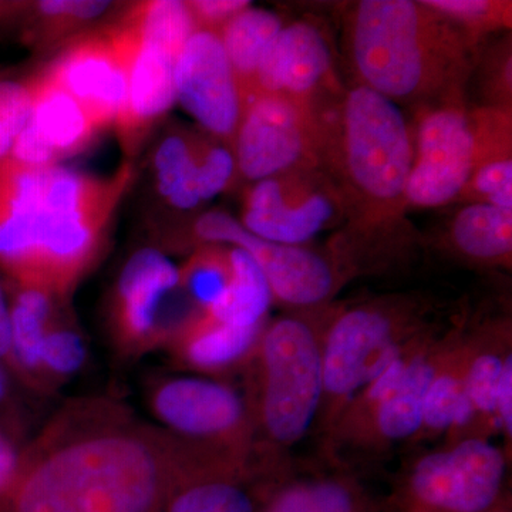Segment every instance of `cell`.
Here are the masks:
<instances>
[{
	"label": "cell",
	"mask_w": 512,
	"mask_h": 512,
	"mask_svg": "<svg viewBox=\"0 0 512 512\" xmlns=\"http://www.w3.org/2000/svg\"><path fill=\"white\" fill-rule=\"evenodd\" d=\"M316 111L322 163L348 204L346 227L329 254L349 279L383 271L397 245L414 239L404 224L414 161L412 130L400 106L360 84Z\"/></svg>",
	"instance_id": "obj_1"
},
{
	"label": "cell",
	"mask_w": 512,
	"mask_h": 512,
	"mask_svg": "<svg viewBox=\"0 0 512 512\" xmlns=\"http://www.w3.org/2000/svg\"><path fill=\"white\" fill-rule=\"evenodd\" d=\"M133 180L0 161V266L22 288L63 293L93 264L107 225Z\"/></svg>",
	"instance_id": "obj_2"
},
{
	"label": "cell",
	"mask_w": 512,
	"mask_h": 512,
	"mask_svg": "<svg viewBox=\"0 0 512 512\" xmlns=\"http://www.w3.org/2000/svg\"><path fill=\"white\" fill-rule=\"evenodd\" d=\"M357 84L417 109L464 97L480 43L413 0H360L345 18Z\"/></svg>",
	"instance_id": "obj_3"
},
{
	"label": "cell",
	"mask_w": 512,
	"mask_h": 512,
	"mask_svg": "<svg viewBox=\"0 0 512 512\" xmlns=\"http://www.w3.org/2000/svg\"><path fill=\"white\" fill-rule=\"evenodd\" d=\"M329 305L295 311L266 323L255 360L254 400L248 402L261 434L264 471L272 480L292 474L291 451L315 431L323 396L322 333Z\"/></svg>",
	"instance_id": "obj_4"
},
{
	"label": "cell",
	"mask_w": 512,
	"mask_h": 512,
	"mask_svg": "<svg viewBox=\"0 0 512 512\" xmlns=\"http://www.w3.org/2000/svg\"><path fill=\"white\" fill-rule=\"evenodd\" d=\"M163 470L150 444L127 434L74 441L16 477L15 512H150Z\"/></svg>",
	"instance_id": "obj_5"
},
{
	"label": "cell",
	"mask_w": 512,
	"mask_h": 512,
	"mask_svg": "<svg viewBox=\"0 0 512 512\" xmlns=\"http://www.w3.org/2000/svg\"><path fill=\"white\" fill-rule=\"evenodd\" d=\"M460 325L434 326L417 336L356 393L319 446L330 467L350 471L355 461L413 447L427 390Z\"/></svg>",
	"instance_id": "obj_6"
},
{
	"label": "cell",
	"mask_w": 512,
	"mask_h": 512,
	"mask_svg": "<svg viewBox=\"0 0 512 512\" xmlns=\"http://www.w3.org/2000/svg\"><path fill=\"white\" fill-rule=\"evenodd\" d=\"M429 299L416 293L329 305L322 333L323 396L315 434L319 446L350 400L417 336L434 328Z\"/></svg>",
	"instance_id": "obj_7"
},
{
	"label": "cell",
	"mask_w": 512,
	"mask_h": 512,
	"mask_svg": "<svg viewBox=\"0 0 512 512\" xmlns=\"http://www.w3.org/2000/svg\"><path fill=\"white\" fill-rule=\"evenodd\" d=\"M511 454L484 437L441 443L400 468L380 512L511 510Z\"/></svg>",
	"instance_id": "obj_8"
},
{
	"label": "cell",
	"mask_w": 512,
	"mask_h": 512,
	"mask_svg": "<svg viewBox=\"0 0 512 512\" xmlns=\"http://www.w3.org/2000/svg\"><path fill=\"white\" fill-rule=\"evenodd\" d=\"M348 220L345 194L323 164L301 165L252 185L242 227L266 241L305 247Z\"/></svg>",
	"instance_id": "obj_9"
},
{
	"label": "cell",
	"mask_w": 512,
	"mask_h": 512,
	"mask_svg": "<svg viewBox=\"0 0 512 512\" xmlns=\"http://www.w3.org/2000/svg\"><path fill=\"white\" fill-rule=\"evenodd\" d=\"M194 235L204 244L234 245L247 252L264 272L274 299L293 311L330 305L346 282L329 254L256 237L224 211L202 214L195 221Z\"/></svg>",
	"instance_id": "obj_10"
},
{
	"label": "cell",
	"mask_w": 512,
	"mask_h": 512,
	"mask_svg": "<svg viewBox=\"0 0 512 512\" xmlns=\"http://www.w3.org/2000/svg\"><path fill=\"white\" fill-rule=\"evenodd\" d=\"M318 111L276 94H258L242 113L234 156L249 181L265 180L301 165L322 163Z\"/></svg>",
	"instance_id": "obj_11"
},
{
	"label": "cell",
	"mask_w": 512,
	"mask_h": 512,
	"mask_svg": "<svg viewBox=\"0 0 512 512\" xmlns=\"http://www.w3.org/2000/svg\"><path fill=\"white\" fill-rule=\"evenodd\" d=\"M473 167L474 140L464 97L420 107L406 187L407 210L453 204Z\"/></svg>",
	"instance_id": "obj_12"
},
{
	"label": "cell",
	"mask_w": 512,
	"mask_h": 512,
	"mask_svg": "<svg viewBox=\"0 0 512 512\" xmlns=\"http://www.w3.org/2000/svg\"><path fill=\"white\" fill-rule=\"evenodd\" d=\"M133 30L126 20L73 39L45 72L86 111L97 131L116 124L127 89Z\"/></svg>",
	"instance_id": "obj_13"
},
{
	"label": "cell",
	"mask_w": 512,
	"mask_h": 512,
	"mask_svg": "<svg viewBox=\"0 0 512 512\" xmlns=\"http://www.w3.org/2000/svg\"><path fill=\"white\" fill-rule=\"evenodd\" d=\"M154 410L171 429L205 448L245 460L254 451L248 402L227 384L200 377L171 380L154 396Z\"/></svg>",
	"instance_id": "obj_14"
},
{
	"label": "cell",
	"mask_w": 512,
	"mask_h": 512,
	"mask_svg": "<svg viewBox=\"0 0 512 512\" xmlns=\"http://www.w3.org/2000/svg\"><path fill=\"white\" fill-rule=\"evenodd\" d=\"M175 89L201 127L234 150L244 106L218 33L195 29L178 57Z\"/></svg>",
	"instance_id": "obj_15"
},
{
	"label": "cell",
	"mask_w": 512,
	"mask_h": 512,
	"mask_svg": "<svg viewBox=\"0 0 512 512\" xmlns=\"http://www.w3.org/2000/svg\"><path fill=\"white\" fill-rule=\"evenodd\" d=\"M180 292V269L156 251L131 256L117 286L116 322L128 345L141 346L180 329L174 302ZM180 332V330H178Z\"/></svg>",
	"instance_id": "obj_16"
},
{
	"label": "cell",
	"mask_w": 512,
	"mask_h": 512,
	"mask_svg": "<svg viewBox=\"0 0 512 512\" xmlns=\"http://www.w3.org/2000/svg\"><path fill=\"white\" fill-rule=\"evenodd\" d=\"M333 59L325 32L308 20L284 26L266 50L258 76L256 96L276 94L305 106L325 103L335 92Z\"/></svg>",
	"instance_id": "obj_17"
},
{
	"label": "cell",
	"mask_w": 512,
	"mask_h": 512,
	"mask_svg": "<svg viewBox=\"0 0 512 512\" xmlns=\"http://www.w3.org/2000/svg\"><path fill=\"white\" fill-rule=\"evenodd\" d=\"M32 111L9 158L30 167H50L83 153L97 128L79 103L45 72L29 79Z\"/></svg>",
	"instance_id": "obj_18"
},
{
	"label": "cell",
	"mask_w": 512,
	"mask_h": 512,
	"mask_svg": "<svg viewBox=\"0 0 512 512\" xmlns=\"http://www.w3.org/2000/svg\"><path fill=\"white\" fill-rule=\"evenodd\" d=\"M123 19L133 30V47L126 97L116 126L124 151L133 154L177 99L175 67L181 53L144 39L127 16Z\"/></svg>",
	"instance_id": "obj_19"
},
{
	"label": "cell",
	"mask_w": 512,
	"mask_h": 512,
	"mask_svg": "<svg viewBox=\"0 0 512 512\" xmlns=\"http://www.w3.org/2000/svg\"><path fill=\"white\" fill-rule=\"evenodd\" d=\"M468 325L461 322L443 362L427 390L423 419L412 448L473 437V416L467 402Z\"/></svg>",
	"instance_id": "obj_20"
},
{
	"label": "cell",
	"mask_w": 512,
	"mask_h": 512,
	"mask_svg": "<svg viewBox=\"0 0 512 512\" xmlns=\"http://www.w3.org/2000/svg\"><path fill=\"white\" fill-rule=\"evenodd\" d=\"M467 402L473 416V437L494 439L495 400L508 360L512 359L511 320H485L468 326Z\"/></svg>",
	"instance_id": "obj_21"
},
{
	"label": "cell",
	"mask_w": 512,
	"mask_h": 512,
	"mask_svg": "<svg viewBox=\"0 0 512 512\" xmlns=\"http://www.w3.org/2000/svg\"><path fill=\"white\" fill-rule=\"evenodd\" d=\"M264 512H380V498L345 468L308 476L295 471L276 485Z\"/></svg>",
	"instance_id": "obj_22"
},
{
	"label": "cell",
	"mask_w": 512,
	"mask_h": 512,
	"mask_svg": "<svg viewBox=\"0 0 512 512\" xmlns=\"http://www.w3.org/2000/svg\"><path fill=\"white\" fill-rule=\"evenodd\" d=\"M248 461L212 456L183 490L175 495L168 512H264L275 490H252Z\"/></svg>",
	"instance_id": "obj_23"
},
{
	"label": "cell",
	"mask_w": 512,
	"mask_h": 512,
	"mask_svg": "<svg viewBox=\"0 0 512 512\" xmlns=\"http://www.w3.org/2000/svg\"><path fill=\"white\" fill-rule=\"evenodd\" d=\"M443 247L471 266L511 269L512 210L484 204L463 205L447 224Z\"/></svg>",
	"instance_id": "obj_24"
},
{
	"label": "cell",
	"mask_w": 512,
	"mask_h": 512,
	"mask_svg": "<svg viewBox=\"0 0 512 512\" xmlns=\"http://www.w3.org/2000/svg\"><path fill=\"white\" fill-rule=\"evenodd\" d=\"M284 26L278 13L249 6L220 32L244 110L256 96V76L266 50Z\"/></svg>",
	"instance_id": "obj_25"
},
{
	"label": "cell",
	"mask_w": 512,
	"mask_h": 512,
	"mask_svg": "<svg viewBox=\"0 0 512 512\" xmlns=\"http://www.w3.org/2000/svg\"><path fill=\"white\" fill-rule=\"evenodd\" d=\"M208 137L191 131H173L158 144L154 170L158 191L180 211L202 204L201 168Z\"/></svg>",
	"instance_id": "obj_26"
},
{
	"label": "cell",
	"mask_w": 512,
	"mask_h": 512,
	"mask_svg": "<svg viewBox=\"0 0 512 512\" xmlns=\"http://www.w3.org/2000/svg\"><path fill=\"white\" fill-rule=\"evenodd\" d=\"M231 279L220 299L201 318L234 326L265 325L274 301L264 272L239 248L228 251Z\"/></svg>",
	"instance_id": "obj_27"
},
{
	"label": "cell",
	"mask_w": 512,
	"mask_h": 512,
	"mask_svg": "<svg viewBox=\"0 0 512 512\" xmlns=\"http://www.w3.org/2000/svg\"><path fill=\"white\" fill-rule=\"evenodd\" d=\"M265 326L224 325L200 316L180 335L181 355L195 369H227L251 357Z\"/></svg>",
	"instance_id": "obj_28"
},
{
	"label": "cell",
	"mask_w": 512,
	"mask_h": 512,
	"mask_svg": "<svg viewBox=\"0 0 512 512\" xmlns=\"http://www.w3.org/2000/svg\"><path fill=\"white\" fill-rule=\"evenodd\" d=\"M10 309V355L23 370H42V348L50 316L49 293L22 288Z\"/></svg>",
	"instance_id": "obj_29"
},
{
	"label": "cell",
	"mask_w": 512,
	"mask_h": 512,
	"mask_svg": "<svg viewBox=\"0 0 512 512\" xmlns=\"http://www.w3.org/2000/svg\"><path fill=\"white\" fill-rule=\"evenodd\" d=\"M126 16L136 26L138 35L175 53H181L197 29L187 2L140 3L128 10Z\"/></svg>",
	"instance_id": "obj_30"
},
{
	"label": "cell",
	"mask_w": 512,
	"mask_h": 512,
	"mask_svg": "<svg viewBox=\"0 0 512 512\" xmlns=\"http://www.w3.org/2000/svg\"><path fill=\"white\" fill-rule=\"evenodd\" d=\"M423 3L476 43L498 30L511 29L512 3L505 0H423Z\"/></svg>",
	"instance_id": "obj_31"
},
{
	"label": "cell",
	"mask_w": 512,
	"mask_h": 512,
	"mask_svg": "<svg viewBox=\"0 0 512 512\" xmlns=\"http://www.w3.org/2000/svg\"><path fill=\"white\" fill-rule=\"evenodd\" d=\"M197 252L180 271L181 291L191 296L201 315L221 298L231 279L228 251L217 245Z\"/></svg>",
	"instance_id": "obj_32"
},
{
	"label": "cell",
	"mask_w": 512,
	"mask_h": 512,
	"mask_svg": "<svg viewBox=\"0 0 512 512\" xmlns=\"http://www.w3.org/2000/svg\"><path fill=\"white\" fill-rule=\"evenodd\" d=\"M111 8L110 2H39L35 6V37L52 43L70 35Z\"/></svg>",
	"instance_id": "obj_33"
},
{
	"label": "cell",
	"mask_w": 512,
	"mask_h": 512,
	"mask_svg": "<svg viewBox=\"0 0 512 512\" xmlns=\"http://www.w3.org/2000/svg\"><path fill=\"white\" fill-rule=\"evenodd\" d=\"M474 73L484 107L512 111V53L511 37L478 55Z\"/></svg>",
	"instance_id": "obj_34"
},
{
	"label": "cell",
	"mask_w": 512,
	"mask_h": 512,
	"mask_svg": "<svg viewBox=\"0 0 512 512\" xmlns=\"http://www.w3.org/2000/svg\"><path fill=\"white\" fill-rule=\"evenodd\" d=\"M456 202L512 210V158L477 165Z\"/></svg>",
	"instance_id": "obj_35"
},
{
	"label": "cell",
	"mask_w": 512,
	"mask_h": 512,
	"mask_svg": "<svg viewBox=\"0 0 512 512\" xmlns=\"http://www.w3.org/2000/svg\"><path fill=\"white\" fill-rule=\"evenodd\" d=\"M30 111L32 90L29 80H0V161L12 154L20 133L28 124Z\"/></svg>",
	"instance_id": "obj_36"
},
{
	"label": "cell",
	"mask_w": 512,
	"mask_h": 512,
	"mask_svg": "<svg viewBox=\"0 0 512 512\" xmlns=\"http://www.w3.org/2000/svg\"><path fill=\"white\" fill-rule=\"evenodd\" d=\"M86 357L83 340L72 330H53L47 333L42 348V369L56 375H72L83 365Z\"/></svg>",
	"instance_id": "obj_37"
},
{
	"label": "cell",
	"mask_w": 512,
	"mask_h": 512,
	"mask_svg": "<svg viewBox=\"0 0 512 512\" xmlns=\"http://www.w3.org/2000/svg\"><path fill=\"white\" fill-rule=\"evenodd\" d=\"M187 3L195 28L211 30L218 35L229 20L251 6V2L245 0H198Z\"/></svg>",
	"instance_id": "obj_38"
},
{
	"label": "cell",
	"mask_w": 512,
	"mask_h": 512,
	"mask_svg": "<svg viewBox=\"0 0 512 512\" xmlns=\"http://www.w3.org/2000/svg\"><path fill=\"white\" fill-rule=\"evenodd\" d=\"M19 474V458L15 448L0 436V494L12 488Z\"/></svg>",
	"instance_id": "obj_39"
},
{
	"label": "cell",
	"mask_w": 512,
	"mask_h": 512,
	"mask_svg": "<svg viewBox=\"0 0 512 512\" xmlns=\"http://www.w3.org/2000/svg\"><path fill=\"white\" fill-rule=\"evenodd\" d=\"M12 339H10V309L6 305L5 296L0 288V359L10 355Z\"/></svg>",
	"instance_id": "obj_40"
},
{
	"label": "cell",
	"mask_w": 512,
	"mask_h": 512,
	"mask_svg": "<svg viewBox=\"0 0 512 512\" xmlns=\"http://www.w3.org/2000/svg\"><path fill=\"white\" fill-rule=\"evenodd\" d=\"M6 393V379L3 376L2 370H0V400L5 396Z\"/></svg>",
	"instance_id": "obj_41"
},
{
	"label": "cell",
	"mask_w": 512,
	"mask_h": 512,
	"mask_svg": "<svg viewBox=\"0 0 512 512\" xmlns=\"http://www.w3.org/2000/svg\"><path fill=\"white\" fill-rule=\"evenodd\" d=\"M15 8H12V6H2L0 5V19L6 18V16L10 15V12Z\"/></svg>",
	"instance_id": "obj_42"
},
{
	"label": "cell",
	"mask_w": 512,
	"mask_h": 512,
	"mask_svg": "<svg viewBox=\"0 0 512 512\" xmlns=\"http://www.w3.org/2000/svg\"><path fill=\"white\" fill-rule=\"evenodd\" d=\"M504 512H511V510L510 511H504Z\"/></svg>",
	"instance_id": "obj_43"
}]
</instances>
